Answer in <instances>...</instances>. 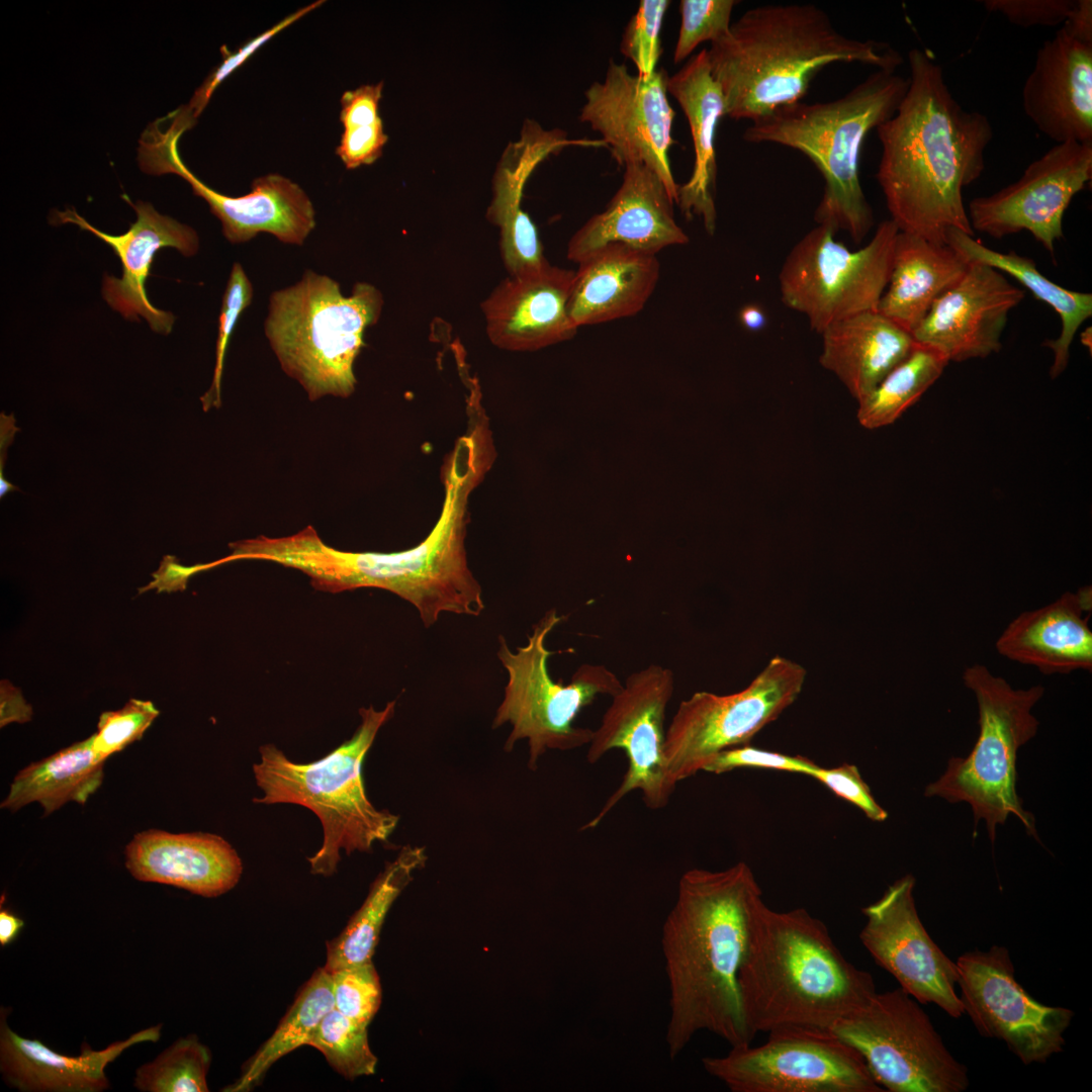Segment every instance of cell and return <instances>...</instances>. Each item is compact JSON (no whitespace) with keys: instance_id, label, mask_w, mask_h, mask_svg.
<instances>
[{"instance_id":"1","label":"cell","mask_w":1092,"mask_h":1092,"mask_svg":"<svg viewBox=\"0 0 1092 1092\" xmlns=\"http://www.w3.org/2000/svg\"><path fill=\"white\" fill-rule=\"evenodd\" d=\"M495 458L484 437H459L442 474L445 498L429 535L413 548L391 553L350 552L333 548L308 526L287 537L231 544L232 560H265L295 568L318 589L339 593L360 587L391 592L418 610L426 627L444 613L478 616L484 610L482 589L469 569L465 537L468 500Z\"/></svg>"},{"instance_id":"2","label":"cell","mask_w":1092,"mask_h":1092,"mask_svg":"<svg viewBox=\"0 0 1092 1092\" xmlns=\"http://www.w3.org/2000/svg\"><path fill=\"white\" fill-rule=\"evenodd\" d=\"M908 64L906 93L876 128L882 146L876 177L900 232L946 244L949 229L975 234L963 189L983 174L993 127L982 112L961 106L928 51L912 49Z\"/></svg>"},{"instance_id":"3","label":"cell","mask_w":1092,"mask_h":1092,"mask_svg":"<svg viewBox=\"0 0 1092 1092\" xmlns=\"http://www.w3.org/2000/svg\"><path fill=\"white\" fill-rule=\"evenodd\" d=\"M762 891L747 863L719 871L691 869L679 878L661 928L668 985L665 1042L675 1059L700 1031L733 1046L755 1035L743 1014L739 973L749 924Z\"/></svg>"},{"instance_id":"4","label":"cell","mask_w":1092,"mask_h":1092,"mask_svg":"<svg viewBox=\"0 0 1092 1092\" xmlns=\"http://www.w3.org/2000/svg\"><path fill=\"white\" fill-rule=\"evenodd\" d=\"M726 116L753 121L802 99L826 67L858 63L896 71L901 54L890 44L840 32L814 4H765L745 11L708 50Z\"/></svg>"},{"instance_id":"5","label":"cell","mask_w":1092,"mask_h":1092,"mask_svg":"<svg viewBox=\"0 0 1092 1092\" xmlns=\"http://www.w3.org/2000/svg\"><path fill=\"white\" fill-rule=\"evenodd\" d=\"M750 1031L785 1026L830 1028L876 994L869 972L851 964L827 926L804 908L755 907L739 973Z\"/></svg>"},{"instance_id":"6","label":"cell","mask_w":1092,"mask_h":1092,"mask_svg":"<svg viewBox=\"0 0 1092 1092\" xmlns=\"http://www.w3.org/2000/svg\"><path fill=\"white\" fill-rule=\"evenodd\" d=\"M908 83L896 71L876 70L839 98L799 101L751 121L743 139L804 154L824 180L815 221L835 233L844 231L859 244L874 225L859 180L862 145L871 130L894 115Z\"/></svg>"},{"instance_id":"7","label":"cell","mask_w":1092,"mask_h":1092,"mask_svg":"<svg viewBox=\"0 0 1092 1092\" xmlns=\"http://www.w3.org/2000/svg\"><path fill=\"white\" fill-rule=\"evenodd\" d=\"M394 709L395 701L380 711L373 706L360 709L361 723L354 735L314 761H292L273 744L260 747V760L254 763L253 772L263 796L253 801L300 805L322 823L323 844L307 858L313 875L332 876L341 850L347 854L368 852L375 842L386 841L398 824L397 815L378 810L370 802L362 770L380 727Z\"/></svg>"},{"instance_id":"8","label":"cell","mask_w":1092,"mask_h":1092,"mask_svg":"<svg viewBox=\"0 0 1092 1092\" xmlns=\"http://www.w3.org/2000/svg\"><path fill=\"white\" fill-rule=\"evenodd\" d=\"M382 306L381 292L369 283H356L345 296L337 281L308 270L270 295L264 332L283 371L310 400L348 397L364 332L378 322Z\"/></svg>"},{"instance_id":"9","label":"cell","mask_w":1092,"mask_h":1092,"mask_svg":"<svg viewBox=\"0 0 1092 1092\" xmlns=\"http://www.w3.org/2000/svg\"><path fill=\"white\" fill-rule=\"evenodd\" d=\"M963 681L978 703L979 736L966 758L948 761L944 774L926 787L925 796L970 804L975 823L985 820L992 841L997 825L1009 815L1037 838L1033 816L1023 809L1016 792V758L1018 749L1036 734L1039 722L1031 711L1044 688L1014 689L980 663L964 670Z\"/></svg>"},{"instance_id":"10","label":"cell","mask_w":1092,"mask_h":1092,"mask_svg":"<svg viewBox=\"0 0 1092 1092\" xmlns=\"http://www.w3.org/2000/svg\"><path fill=\"white\" fill-rule=\"evenodd\" d=\"M563 619L555 609L548 611L533 626L527 644L516 652L499 637L497 657L509 678L492 728L505 723L512 725L505 743L507 751L518 741L528 740V765L533 770L547 750H571L588 745L594 730L574 725L576 717L599 696L613 697L623 686L604 664H581L567 684L551 677L548 660L554 652L547 649L545 642Z\"/></svg>"},{"instance_id":"11","label":"cell","mask_w":1092,"mask_h":1092,"mask_svg":"<svg viewBox=\"0 0 1092 1092\" xmlns=\"http://www.w3.org/2000/svg\"><path fill=\"white\" fill-rule=\"evenodd\" d=\"M890 1092H963L968 1069L944 1044L919 1002L901 988L876 992L830 1028Z\"/></svg>"},{"instance_id":"12","label":"cell","mask_w":1092,"mask_h":1092,"mask_svg":"<svg viewBox=\"0 0 1092 1092\" xmlns=\"http://www.w3.org/2000/svg\"><path fill=\"white\" fill-rule=\"evenodd\" d=\"M898 226L882 221L868 245L856 251L817 224L790 251L779 273L783 303L822 333L851 315L876 310L889 283Z\"/></svg>"},{"instance_id":"13","label":"cell","mask_w":1092,"mask_h":1092,"mask_svg":"<svg viewBox=\"0 0 1092 1092\" xmlns=\"http://www.w3.org/2000/svg\"><path fill=\"white\" fill-rule=\"evenodd\" d=\"M805 678L802 665L778 655L740 692H697L681 701L666 728L669 780L676 786L721 751L747 744L798 699Z\"/></svg>"},{"instance_id":"14","label":"cell","mask_w":1092,"mask_h":1092,"mask_svg":"<svg viewBox=\"0 0 1092 1092\" xmlns=\"http://www.w3.org/2000/svg\"><path fill=\"white\" fill-rule=\"evenodd\" d=\"M760 1045L702 1065L731 1092H882L860 1055L828 1028L785 1026Z\"/></svg>"},{"instance_id":"15","label":"cell","mask_w":1092,"mask_h":1092,"mask_svg":"<svg viewBox=\"0 0 1092 1092\" xmlns=\"http://www.w3.org/2000/svg\"><path fill=\"white\" fill-rule=\"evenodd\" d=\"M674 690L673 671L649 664L631 673L612 698L601 724L594 730L586 758L596 763L612 749H622L627 769L615 792L581 829L596 828L629 793L640 791L644 804L665 807L675 789L666 771L664 754L666 709Z\"/></svg>"},{"instance_id":"16","label":"cell","mask_w":1092,"mask_h":1092,"mask_svg":"<svg viewBox=\"0 0 1092 1092\" xmlns=\"http://www.w3.org/2000/svg\"><path fill=\"white\" fill-rule=\"evenodd\" d=\"M956 964L964 1013L982 1036L1003 1041L1024 1065L1044 1064L1063 1052L1074 1012L1029 995L1005 946L966 951Z\"/></svg>"},{"instance_id":"17","label":"cell","mask_w":1092,"mask_h":1092,"mask_svg":"<svg viewBox=\"0 0 1092 1092\" xmlns=\"http://www.w3.org/2000/svg\"><path fill=\"white\" fill-rule=\"evenodd\" d=\"M179 139L170 129L162 131L158 123L150 124L140 140L141 169L152 175L172 173L186 180L220 220L222 235L232 244L249 242L260 233L271 234L285 244L304 243L315 226V211L297 183L280 174H267L252 182L248 194H221L184 165L177 149Z\"/></svg>"},{"instance_id":"18","label":"cell","mask_w":1092,"mask_h":1092,"mask_svg":"<svg viewBox=\"0 0 1092 1092\" xmlns=\"http://www.w3.org/2000/svg\"><path fill=\"white\" fill-rule=\"evenodd\" d=\"M668 77L664 69L648 77L632 75L625 64L610 60L603 81L585 90L579 119L601 133L620 166L642 163L653 170L676 203L678 185L668 161L675 116Z\"/></svg>"},{"instance_id":"19","label":"cell","mask_w":1092,"mask_h":1092,"mask_svg":"<svg viewBox=\"0 0 1092 1092\" xmlns=\"http://www.w3.org/2000/svg\"><path fill=\"white\" fill-rule=\"evenodd\" d=\"M1091 177L1092 142L1057 144L1014 183L973 198L967 211L971 226L995 239L1026 231L1054 257L1065 211Z\"/></svg>"},{"instance_id":"20","label":"cell","mask_w":1092,"mask_h":1092,"mask_svg":"<svg viewBox=\"0 0 1092 1092\" xmlns=\"http://www.w3.org/2000/svg\"><path fill=\"white\" fill-rule=\"evenodd\" d=\"M915 878L906 875L883 896L862 908L866 923L859 939L875 963L891 974L900 988L920 1004H935L948 1016L960 1018L964 1007L957 993L959 974L951 961L932 940L918 915Z\"/></svg>"},{"instance_id":"21","label":"cell","mask_w":1092,"mask_h":1092,"mask_svg":"<svg viewBox=\"0 0 1092 1092\" xmlns=\"http://www.w3.org/2000/svg\"><path fill=\"white\" fill-rule=\"evenodd\" d=\"M931 306L911 333L950 362L986 358L1000 351L1009 312L1024 298L1002 272L978 262Z\"/></svg>"},{"instance_id":"22","label":"cell","mask_w":1092,"mask_h":1092,"mask_svg":"<svg viewBox=\"0 0 1092 1092\" xmlns=\"http://www.w3.org/2000/svg\"><path fill=\"white\" fill-rule=\"evenodd\" d=\"M125 200L136 213V219L121 235L104 233L82 217L74 208L54 210L53 223H73L88 231L111 247L119 258L122 276L104 275L102 296L114 310L129 321L143 316L150 328L168 335L175 316L170 311L155 307L146 292V281L151 273L154 257L163 248H174L183 256H194L199 248L196 232L187 224L159 213L151 203Z\"/></svg>"},{"instance_id":"23","label":"cell","mask_w":1092,"mask_h":1092,"mask_svg":"<svg viewBox=\"0 0 1092 1092\" xmlns=\"http://www.w3.org/2000/svg\"><path fill=\"white\" fill-rule=\"evenodd\" d=\"M574 271L543 266L509 276L481 303L490 342L510 351H536L567 341L578 328L568 312Z\"/></svg>"},{"instance_id":"24","label":"cell","mask_w":1092,"mask_h":1092,"mask_svg":"<svg viewBox=\"0 0 1092 1092\" xmlns=\"http://www.w3.org/2000/svg\"><path fill=\"white\" fill-rule=\"evenodd\" d=\"M673 200L659 176L642 163L624 166L623 180L604 211L592 216L570 239L566 256L580 263L608 245L655 255L684 245L689 237L676 223Z\"/></svg>"},{"instance_id":"25","label":"cell","mask_w":1092,"mask_h":1092,"mask_svg":"<svg viewBox=\"0 0 1092 1092\" xmlns=\"http://www.w3.org/2000/svg\"><path fill=\"white\" fill-rule=\"evenodd\" d=\"M1027 117L1057 144L1092 142V44L1059 29L1036 53L1022 89Z\"/></svg>"},{"instance_id":"26","label":"cell","mask_w":1092,"mask_h":1092,"mask_svg":"<svg viewBox=\"0 0 1092 1092\" xmlns=\"http://www.w3.org/2000/svg\"><path fill=\"white\" fill-rule=\"evenodd\" d=\"M124 855L125 867L134 879L207 898L232 890L243 872L236 849L211 833L148 829L133 836Z\"/></svg>"},{"instance_id":"27","label":"cell","mask_w":1092,"mask_h":1092,"mask_svg":"<svg viewBox=\"0 0 1092 1092\" xmlns=\"http://www.w3.org/2000/svg\"><path fill=\"white\" fill-rule=\"evenodd\" d=\"M1092 590L1086 585L1016 616L996 640L997 652L1044 674L1092 670L1089 619Z\"/></svg>"},{"instance_id":"28","label":"cell","mask_w":1092,"mask_h":1092,"mask_svg":"<svg viewBox=\"0 0 1092 1092\" xmlns=\"http://www.w3.org/2000/svg\"><path fill=\"white\" fill-rule=\"evenodd\" d=\"M161 1027L140 1030L101 1051L84 1042L79 1056H67L15 1033L1 1010L0 1071L7 1084L24 1092H101L109 1088L106 1066L136 1043L158 1041Z\"/></svg>"},{"instance_id":"29","label":"cell","mask_w":1092,"mask_h":1092,"mask_svg":"<svg viewBox=\"0 0 1092 1092\" xmlns=\"http://www.w3.org/2000/svg\"><path fill=\"white\" fill-rule=\"evenodd\" d=\"M671 94L684 111L691 129L695 162L690 179L678 185L677 201L686 216L702 217L709 234L716 228L714 190L717 175L715 138L726 116L722 90L712 76L708 49L693 55L667 80Z\"/></svg>"},{"instance_id":"30","label":"cell","mask_w":1092,"mask_h":1092,"mask_svg":"<svg viewBox=\"0 0 1092 1092\" xmlns=\"http://www.w3.org/2000/svg\"><path fill=\"white\" fill-rule=\"evenodd\" d=\"M659 262L621 245L588 255L574 271L568 312L577 328L638 313L654 291Z\"/></svg>"},{"instance_id":"31","label":"cell","mask_w":1092,"mask_h":1092,"mask_svg":"<svg viewBox=\"0 0 1092 1092\" xmlns=\"http://www.w3.org/2000/svg\"><path fill=\"white\" fill-rule=\"evenodd\" d=\"M821 335L820 364L832 372L857 401L915 346L911 333L877 310L836 322Z\"/></svg>"},{"instance_id":"32","label":"cell","mask_w":1092,"mask_h":1092,"mask_svg":"<svg viewBox=\"0 0 1092 1092\" xmlns=\"http://www.w3.org/2000/svg\"><path fill=\"white\" fill-rule=\"evenodd\" d=\"M969 265L947 244L899 231L889 283L876 310L912 333Z\"/></svg>"},{"instance_id":"33","label":"cell","mask_w":1092,"mask_h":1092,"mask_svg":"<svg viewBox=\"0 0 1092 1092\" xmlns=\"http://www.w3.org/2000/svg\"><path fill=\"white\" fill-rule=\"evenodd\" d=\"M946 244L968 262H978L1010 275L1060 315L1062 328L1059 337L1046 340L1043 346L1052 349L1054 354L1051 377L1054 379L1062 374L1067 368L1077 331L1092 315V294L1062 287L1046 278L1032 259L1015 252L992 250L975 240L974 236L957 229L946 232Z\"/></svg>"},{"instance_id":"34","label":"cell","mask_w":1092,"mask_h":1092,"mask_svg":"<svg viewBox=\"0 0 1092 1092\" xmlns=\"http://www.w3.org/2000/svg\"><path fill=\"white\" fill-rule=\"evenodd\" d=\"M104 763L91 735L19 770L1 808L15 812L35 802L49 815L69 802L83 805L101 786Z\"/></svg>"},{"instance_id":"35","label":"cell","mask_w":1092,"mask_h":1092,"mask_svg":"<svg viewBox=\"0 0 1092 1092\" xmlns=\"http://www.w3.org/2000/svg\"><path fill=\"white\" fill-rule=\"evenodd\" d=\"M426 860L424 847L406 845L392 861L386 863L372 883L362 906L340 935L328 942L324 967L328 972L371 961L391 905Z\"/></svg>"},{"instance_id":"36","label":"cell","mask_w":1092,"mask_h":1092,"mask_svg":"<svg viewBox=\"0 0 1092 1092\" xmlns=\"http://www.w3.org/2000/svg\"><path fill=\"white\" fill-rule=\"evenodd\" d=\"M332 1009L331 975L325 968L317 969L272 1035L244 1066L240 1078L223 1091L245 1092L256 1087L276 1061L302 1045H308L318 1023Z\"/></svg>"},{"instance_id":"37","label":"cell","mask_w":1092,"mask_h":1092,"mask_svg":"<svg viewBox=\"0 0 1092 1092\" xmlns=\"http://www.w3.org/2000/svg\"><path fill=\"white\" fill-rule=\"evenodd\" d=\"M948 363L938 350L915 343L910 354L857 401L858 423L870 430L894 424L940 377Z\"/></svg>"},{"instance_id":"38","label":"cell","mask_w":1092,"mask_h":1092,"mask_svg":"<svg viewBox=\"0 0 1092 1092\" xmlns=\"http://www.w3.org/2000/svg\"><path fill=\"white\" fill-rule=\"evenodd\" d=\"M529 176L520 167L504 166L497 168L493 179V198L487 216L499 226L500 256L509 276L539 268L548 262L536 225L521 207L523 189Z\"/></svg>"},{"instance_id":"39","label":"cell","mask_w":1092,"mask_h":1092,"mask_svg":"<svg viewBox=\"0 0 1092 1092\" xmlns=\"http://www.w3.org/2000/svg\"><path fill=\"white\" fill-rule=\"evenodd\" d=\"M382 88L383 82L366 84L345 91L341 97L344 129L336 154L347 169L370 165L382 155L388 140L379 115Z\"/></svg>"},{"instance_id":"40","label":"cell","mask_w":1092,"mask_h":1092,"mask_svg":"<svg viewBox=\"0 0 1092 1092\" xmlns=\"http://www.w3.org/2000/svg\"><path fill=\"white\" fill-rule=\"evenodd\" d=\"M210 1062L208 1048L196 1035H188L141 1066L133 1085L143 1092H206Z\"/></svg>"},{"instance_id":"41","label":"cell","mask_w":1092,"mask_h":1092,"mask_svg":"<svg viewBox=\"0 0 1092 1092\" xmlns=\"http://www.w3.org/2000/svg\"><path fill=\"white\" fill-rule=\"evenodd\" d=\"M308 1045L320 1051L329 1065L347 1079L375 1072L377 1058L369 1046L367 1026L335 1008L318 1023Z\"/></svg>"},{"instance_id":"42","label":"cell","mask_w":1092,"mask_h":1092,"mask_svg":"<svg viewBox=\"0 0 1092 1092\" xmlns=\"http://www.w3.org/2000/svg\"><path fill=\"white\" fill-rule=\"evenodd\" d=\"M325 1L318 0L309 3L300 9L289 14L277 24L250 39L239 48L235 52L228 50L226 46L220 47L222 60L220 64L214 68L210 74L205 78L200 87H198L188 104L177 109L174 114L176 117L188 128L193 127L197 121V117L204 110L213 92L218 85L223 82L230 75H232L239 67H241L255 52H257L264 43L271 39L274 35L294 23L299 18L303 17L307 13L311 12L315 8L320 7Z\"/></svg>"},{"instance_id":"43","label":"cell","mask_w":1092,"mask_h":1092,"mask_svg":"<svg viewBox=\"0 0 1092 1092\" xmlns=\"http://www.w3.org/2000/svg\"><path fill=\"white\" fill-rule=\"evenodd\" d=\"M735 0H681L680 26L673 53L675 64L704 41L715 42L730 30Z\"/></svg>"},{"instance_id":"44","label":"cell","mask_w":1092,"mask_h":1092,"mask_svg":"<svg viewBox=\"0 0 1092 1092\" xmlns=\"http://www.w3.org/2000/svg\"><path fill=\"white\" fill-rule=\"evenodd\" d=\"M329 973L334 1008L348 1018L368 1026L381 1002L380 981L372 961Z\"/></svg>"},{"instance_id":"45","label":"cell","mask_w":1092,"mask_h":1092,"mask_svg":"<svg viewBox=\"0 0 1092 1092\" xmlns=\"http://www.w3.org/2000/svg\"><path fill=\"white\" fill-rule=\"evenodd\" d=\"M669 3L668 0L640 1L625 27L620 51L634 63L640 76L648 77L656 71L662 53L660 29Z\"/></svg>"},{"instance_id":"46","label":"cell","mask_w":1092,"mask_h":1092,"mask_svg":"<svg viewBox=\"0 0 1092 1092\" xmlns=\"http://www.w3.org/2000/svg\"><path fill=\"white\" fill-rule=\"evenodd\" d=\"M253 285L243 266L235 263L222 296L218 318V333L215 349V366L210 388L201 396L203 410L218 407L221 403L220 385L226 348L235 327L243 311L251 304Z\"/></svg>"},{"instance_id":"47","label":"cell","mask_w":1092,"mask_h":1092,"mask_svg":"<svg viewBox=\"0 0 1092 1092\" xmlns=\"http://www.w3.org/2000/svg\"><path fill=\"white\" fill-rule=\"evenodd\" d=\"M159 716L151 701L130 699L122 708L103 712L93 736V749L102 759L141 739Z\"/></svg>"},{"instance_id":"48","label":"cell","mask_w":1092,"mask_h":1092,"mask_svg":"<svg viewBox=\"0 0 1092 1092\" xmlns=\"http://www.w3.org/2000/svg\"><path fill=\"white\" fill-rule=\"evenodd\" d=\"M817 766L818 764L805 756L788 755L745 744L721 751L707 763L703 771L720 775L736 768L751 767L796 772L810 777Z\"/></svg>"},{"instance_id":"49","label":"cell","mask_w":1092,"mask_h":1092,"mask_svg":"<svg viewBox=\"0 0 1092 1092\" xmlns=\"http://www.w3.org/2000/svg\"><path fill=\"white\" fill-rule=\"evenodd\" d=\"M837 797L857 807L870 820L883 822L888 813L873 797L870 787L862 780L854 764L843 763L835 767L818 765L811 774Z\"/></svg>"},{"instance_id":"50","label":"cell","mask_w":1092,"mask_h":1092,"mask_svg":"<svg viewBox=\"0 0 1092 1092\" xmlns=\"http://www.w3.org/2000/svg\"><path fill=\"white\" fill-rule=\"evenodd\" d=\"M990 12L1002 14L1013 24L1022 27L1063 24L1076 0H984Z\"/></svg>"},{"instance_id":"51","label":"cell","mask_w":1092,"mask_h":1092,"mask_svg":"<svg viewBox=\"0 0 1092 1092\" xmlns=\"http://www.w3.org/2000/svg\"><path fill=\"white\" fill-rule=\"evenodd\" d=\"M201 571H203L202 563L186 566L180 564L175 556H164L159 568L152 574L153 580L146 586L141 587L140 593L154 588L159 593L183 590L188 579Z\"/></svg>"},{"instance_id":"52","label":"cell","mask_w":1092,"mask_h":1092,"mask_svg":"<svg viewBox=\"0 0 1092 1092\" xmlns=\"http://www.w3.org/2000/svg\"><path fill=\"white\" fill-rule=\"evenodd\" d=\"M0 696L1 727L12 722L25 723L31 719V707L25 702L20 691L9 681H1Z\"/></svg>"},{"instance_id":"53","label":"cell","mask_w":1092,"mask_h":1092,"mask_svg":"<svg viewBox=\"0 0 1092 1092\" xmlns=\"http://www.w3.org/2000/svg\"><path fill=\"white\" fill-rule=\"evenodd\" d=\"M1061 29L1078 41L1092 44V1L1076 0Z\"/></svg>"},{"instance_id":"54","label":"cell","mask_w":1092,"mask_h":1092,"mask_svg":"<svg viewBox=\"0 0 1092 1092\" xmlns=\"http://www.w3.org/2000/svg\"><path fill=\"white\" fill-rule=\"evenodd\" d=\"M24 923L21 918L10 910L1 907L0 910V944L6 946L13 942L20 933Z\"/></svg>"},{"instance_id":"55","label":"cell","mask_w":1092,"mask_h":1092,"mask_svg":"<svg viewBox=\"0 0 1092 1092\" xmlns=\"http://www.w3.org/2000/svg\"><path fill=\"white\" fill-rule=\"evenodd\" d=\"M742 326L749 331H759L766 324L764 311L756 304L744 305L739 312Z\"/></svg>"},{"instance_id":"56","label":"cell","mask_w":1092,"mask_h":1092,"mask_svg":"<svg viewBox=\"0 0 1092 1092\" xmlns=\"http://www.w3.org/2000/svg\"><path fill=\"white\" fill-rule=\"evenodd\" d=\"M1081 343H1082V344H1083V345H1084L1085 347L1089 348V352H1090V354H1091V347H1092V346H1091V345H1092V334H1091V328H1090V327H1089V328H1087V329H1086L1085 331H1083V332L1081 333Z\"/></svg>"}]
</instances>
